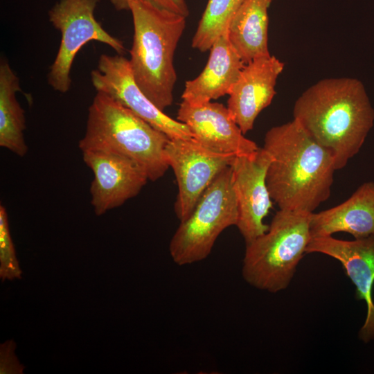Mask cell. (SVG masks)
Listing matches in <instances>:
<instances>
[{
  "label": "cell",
  "instance_id": "obj_1",
  "mask_svg": "<svg viewBox=\"0 0 374 374\" xmlns=\"http://www.w3.org/2000/svg\"><path fill=\"white\" fill-rule=\"evenodd\" d=\"M293 119L330 153L340 170L364 143L374 124V109L361 80L329 78L299 96Z\"/></svg>",
  "mask_w": 374,
  "mask_h": 374
},
{
  "label": "cell",
  "instance_id": "obj_2",
  "mask_svg": "<svg viewBox=\"0 0 374 374\" xmlns=\"http://www.w3.org/2000/svg\"><path fill=\"white\" fill-rule=\"evenodd\" d=\"M262 148L271 157L266 183L279 209L313 213L328 199L334 159L296 120L270 128Z\"/></svg>",
  "mask_w": 374,
  "mask_h": 374
},
{
  "label": "cell",
  "instance_id": "obj_3",
  "mask_svg": "<svg viewBox=\"0 0 374 374\" xmlns=\"http://www.w3.org/2000/svg\"><path fill=\"white\" fill-rule=\"evenodd\" d=\"M134 36L130 64L141 90L161 111L173 101L174 55L186 17L142 0H130Z\"/></svg>",
  "mask_w": 374,
  "mask_h": 374
},
{
  "label": "cell",
  "instance_id": "obj_4",
  "mask_svg": "<svg viewBox=\"0 0 374 374\" xmlns=\"http://www.w3.org/2000/svg\"><path fill=\"white\" fill-rule=\"evenodd\" d=\"M169 139L109 96L96 91L79 148L123 155L136 163L149 180L155 181L169 168L165 155Z\"/></svg>",
  "mask_w": 374,
  "mask_h": 374
},
{
  "label": "cell",
  "instance_id": "obj_5",
  "mask_svg": "<svg viewBox=\"0 0 374 374\" xmlns=\"http://www.w3.org/2000/svg\"><path fill=\"white\" fill-rule=\"evenodd\" d=\"M311 213L279 209L268 230L246 244L242 274L248 284L271 293L289 286L311 239Z\"/></svg>",
  "mask_w": 374,
  "mask_h": 374
},
{
  "label": "cell",
  "instance_id": "obj_6",
  "mask_svg": "<svg viewBox=\"0 0 374 374\" xmlns=\"http://www.w3.org/2000/svg\"><path fill=\"white\" fill-rule=\"evenodd\" d=\"M238 218L229 166L204 191L191 214L180 222L169 244L173 262L183 266L206 258L221 233L231 226H236Z\"/></svg>",
  "mask_w": 374,
  "mask_h": 374
},
{
  "label": "cell",
  "instance_id": "obj_7",
  "mask_svg": "<svg viewBox=\"0 0 374 374\" xmlns=\"http://www.w3.org/2000/svg\"><path fill=\"white\" fill-rule=\"evenodd\" d=\"M99 0H59L48 10L51 24L61 33L56 57L48 73V82L64 93L71 85V69L78 52L87 43L98 41L123 55V42L110 35L96 20L94 11Z\"/></svg>",
  "mask_w": 374,
  "mask_h": 374
},
{
  "label": "cell",
  "instance_id": "obj_8",
  "mask_svg": "<svg viewBox=\"0 0 374 374\" xmlns=\"http://www.w3.org/2000/svg\"><path fill=\"white\" fill-rule=\"evenodd\" d=\"M165 155L178 186L175 212L180 222L191 214L204 191L235 157L211 151L193 138L170 139Z\"/></svg>",
  "mask_w": 374,
  "mask_h": 374
},
{
  "label": "cell",
  "instance_id": "obj_9",
  "mask_svg": "<svg viewBox=\"0 0 374 374\" xmlns=\"http://www.w3.org/2000/svg\"><path fill=\"white\" fill-rule=\"evenodd\" d=\"M91 81L96 91L109 96L169 139L193 138L186 125L166 115L144 94L123 55L102 54L91 72Z\"/></svg>",
  "mask_w": 374,
  "mask_h": 374
},
{
  "label": "cell",
  "instance_id": "obj_10",
  "mask_svg": "<svg viewBox=\"0 0 374 374\" xmlns=\"http://www.w3.org/2000/svg\"><path fill=\"white\" fill-rule=\"evenodd\" d=\"M271 161V155L259 148L252 154L235 156L231 165L238 210L236 226L246 244L269 229L263 220L272 207L266 183Z\"/></svg>",
  "mask_w": 374,
  "mask_h": 374
},
{
  "label": "cell",
  "instance_id": "obj_11",
  "mask_svg": "<svg viewBox=\"0 0 374 374\" xmlns=\"http://www.w3.org/2000/svg\"><path fill=\"white\" fill-rule=\"evenodd\" d=\"M82 152L93 173L91 204L98 216L136 196L149 180L136 163L123 155L100 150Z\"/></svg>",
  "mask_w": 374,
  "mask_h": 374
},
{
  "label": "cell",
  "instance_id": "obj_12",
  "mask_svg": "<svg viewBox=\"0 0 374 374\" xmlns=\"http://www.w3.org/2000/svg\"><path fill=\"white\" fill-rule=\"evenodd\" d=\"M320 253L339 261L356 288V298L366 305V317L359 338L365 343L374 340V234L354 240L332 235L311 238L306 253Z\"/></svg>",
  "mask_w": 374,
  "mask_h": 374
},
{
  "label": "cell",
  "instance_id": "obj_13",
  "mask_svg": "<svg viewBox=\"0 0 374 374\" xmlns=\"http://www.w3.org/2000/svg\"><path fill=\"white\" fill-rule=\"evenodd\" d=\"M177 120L186 125L193 139L211 151L238 156L252 154L259 148L244 136L227 107L221 103L182 100Z\"/></svg>",
  "mask_w": 374,
  "mask_h": 374
},
{
  "label": "cell",
  "instance_id": "obj_14",
  "mask_svg": "<svg viewBox=\"0 0 374 374\" xmlns=\"http://www.w3.org/2000/svg\"><path fill=\"white\" fill-rule=\"evenodd\" d=\"M284 66L270 54L252 60L242 70L229 93L227 108L244 134L253 129L259 114L271 104Z\"/></svg>",
  "mask_w": 374,
  "mask_h": 374
},
{
  "label": "cell",
  "instance_id": "obj_15",
  "mask_svg": "<svg viewBox=\"0 0 374 374\" xmlns=\"http://www.w3.org/2000/svg\"><path fill=\"white\" fill-rule=\"evenodd\" d=\"M207 63L195 78L185 83L182 100L202 104L229 95L245 66L227 32L212 45Z\"/></svg>",
  "mask_w": 374,
  "mask_h": 374
},
{
  "label": "cell",
  "instance_id": "obj_16",
  "mask_svg": "<svg viewBox=\"0 0 374 374\" xmlns=\"http://www.w3.org/2000/svg\"><path fill=\"white\" fill-rule=\"evenodd\" d=\"M311 238L344 232L355 238L374 234V182L363 183L345 202L332 208L312 213Z\"/></svg>",
  "mask_w": 374,
  "mask_h": 374
},
{
  "label": "cell",
  "instance_id": "obj_17",
  "mask_svg": "<svg viewBox=\"0 0 374 374\" xmlns=\"http://www.w3.org/2000/svg\"><path fill=\"white\" fill-rule=\"evenodd\" d=\"M272 0H244L233 17L228 37L242 62L270 55L268 8Z\"/></svg>",
  "mask_w": 374,
  "mask_h": 374
},
{
  "label": "cell",
  "instance_id": "obj_18",
  "mask_svg": "<svg viewBox=\"0 0 374 374\" xmlns=\"http://www.w3.org/2000/svg\"><path fill=\"white\" fill-rule=\"evenodd\" d=\"M21 91L19 79L8 62H0V146L23 157L28 151L24 132L26 129L24 110L16 98Z\"/></svg>",
  "mask_w": 374,
  "mask_h": 374
},
{
  "label": "cell",
  "instance_id": "obj_19",
  "mask_svg": "<svg viewBox=\"0 0 374 374\" xmlns=\"http://www.w3.org/2000/svg\"><path fill=\"white\" fill-rule=\"evenodd\" d=\"M244 0H208L192 39V47L201 52L210 50L226 33L235 12Z\"/></svg>",
  "mask_w": 374,
  "mask_h": 374
},
{
  "label": "cell",
  "instance_id": "obj_20",
  "mask_svg": "<svg viewBox=\"0 0 374 374\" xmlns=\"http://www.w3.org/2000/svg\"><path fill=\"white\" fill-rule=\"evenodd\" d=\"M22 271L16 256L10 235L8 216L5 206L0 205V277L5 280L21 278Z\"/></svg>",
  "mask_w": 374,
  "mask_h": 374
},
{
  "label": "cell",
  "instance_id": "obj_21",
  "mask_svg": "<svg viewBox=\"0 0 374 374\" xmlns=\"http://www.w3.org/2000/svg\"><path fill=\"white\" fill-rule=\"evenodd\" d=\"M15 343L8 340L0 346V373L22 374L24 366L21 365L15 354Z\"/></svg>",
  "mask_w": 374,
  "mask_h": 374
},
{
  "label": "cell",
  "instance_id": "obj_22",
  "mask_svg": "<svg viewBox=\"0 0 374 374\" xmlns=\"http://www.w3.org/2000/svg\"><path fill=\"white\" fill-rule=\"evenodd\" d=\"M130 0H110L115 10H128V2ZM149 2L157 7L188 17V7L185 0H142Z\"/></svg>",
  "mask_w": 374,
  "mask_h": 374
}]
</instances>
